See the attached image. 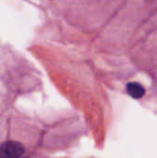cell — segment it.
I'll use <instances>...</instances> for the list:
<instances>
[{"instance_id": "obj_1", "label": "cell", "mask_w": 157, "mask_h": 158, "mask_svg": "<svg viewBox=\"0 0 157 158\" xmlns=\"http://www.w3.org/2000/svg\"><path fill=\"white\" fill-rule=\"evenodd\" d=\"M24 151V146L20 143L8 141L0 145V158H20Z\"/></svg>"}, {"instance_id": "obj_2", "label": "cell", "mask_w": 157, "mask_h": 158, "mask_svg": "<svg viewBox=\"0 0 157 158\" xmlns=\"http://www.w3.org/2000/svg\"><path fill=\"white\" fill-rule=\"evenodd\" d=\"M127 93L134 99H140L145 94L143 86L138 82H130L127 84Z\"/></svg>"}, {"instance_id": "obj_3", "label": "cell", "mask_w": 157, "mask_h": 158, "mask_svg": "<svg viewBox=\"0 0 157 158\" xmlns=\"http://www.w3.org/2000/svg\"><path fill=\"white\" fill-rule=\"evenodd\" d=\"M20 158H21V157H20Z\"/></svg>"}]
</instances>
